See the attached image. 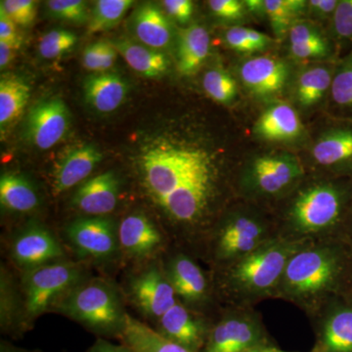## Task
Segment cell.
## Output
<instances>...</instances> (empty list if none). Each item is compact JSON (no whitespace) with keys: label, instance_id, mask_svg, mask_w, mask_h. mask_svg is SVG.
<instances>
[{"label":"cell","instance_id":"obj_42","mask_svg":"<svg viewBox=\"0 0 352 352\" xmlns=\"http://www.w3.org/2000/svg\"><path fill=\"white\" fill-rule=\"evenodd\" d=\"M208 6L212 13L220 19L239 20L245 13L244 4L238 0H210Z\"/></svg>","mask_w":352,"mask_h":352},{"label":"cell","instance_id":"obj_37","mask_svg":"<svg viewBox=\"0 0 352 352\" xmlns=\"http://www.w3.org/2000/svg\"><path fill=\"white\" fill-rule=\"evenodd\" d=\"M333 100L344 108H352V53L340 65L331 87Z\"/></svg>","mask_w":352,"mask_h":352},{"label":"cell","instance_id":"obj_41","mask_svg":"<svg viewBox=\"0 0 352 352\" xmlns=\"http://www.w3.org/2000/svg\"><path fill=\"white\" fill-rule=\"evenodd\" d=\"M289 45L325 41L323 34L315 25L307 22H296L289 31Z\"/></svg>","mask_w":352,"mask_h":352},{"label":"cell","instance_id":"obj_31","mask_svg":"<svg viewBox=\"0 0 352 352\" xmlns=\"http://www.w3.org/2000/svg\"><path fill=\"white\" fill-rule=\"evenodd\" d=\"M333 75L327 67L316 66L305 69L298 76L296 83V99L303 107H310L323 98L331 90Z\"/></svg>","mask_w":352,"mask_h":352},{"label":"cell","instance_id":"obj_19","mask_svg":"<svg viewBox=\"0 0 352 352\" xmlns=\"http://www.w3.org/2000/svg\"><path fill=\"white\" fill-rule=\"evenodd\" d=\"M120 182L113 171L94 176L76 190L73 201L76 208L92 217H103L117 207Z\"/></svg>","mask_w":352,"mask_h":352},{"label":"cell","instance_id":"obj_14","mask_svg":"<svg viewBox=\"0 0 352 352\" xmlns=\"http://www.w3.org/2000/svg\"><path fill=\"white\" fill-rule=\"evenodd\" d=\"M312 322L315 344L309 352H352V300H335Z\"/></svg>","mask_w":352,"mask_h":352},{"label":"cell","instance_id":"obj_44","mask_svg":"<svg viewBox=\"0 0 352 352\" xmlns=\"http://www.w3.org/2000/svg\"><path fill=\"white\" fill-rule=\"evenodd\" d=\"M108 41H100L89 44L82 54L83 67L88 71L100 72L102 60L105 53Z\"/></svg>","mask_w":352,"mask_h":352},{"label":"cell","instance_id":"obj_25","mask_svg":"<svg viewBox=\"0 0 352 352\" xmlns=\"http://www.w3.org/2000/svg\"><path fill=\"white\" fill-rule=\"evenodd\" d=\"M112 43L129 66L145 78H159L168 71V57L160 50L127 39H117Z\"/></svg>","mask_w":352,"mask_h":352},{"label":"cell","instance_id":"obj_2","mask_svg":"<svg viewBox=\"0 0 352 352\" xmlns=\"http://www.w3.org/2000/svg\"><path fill=\"white\" fill-rule=\"evenodd\" d=\"M352 187L333 180L302 182L284 199L288 200L274 220L278 237L307 243L346 238ZM347 239V238H346Z\"/></svg>","mask_w":352,"mask_h":352},{"label":"cell","instance_id":"obj_47","mask_svg":"<svg viewBox=\"0 0 352 352\" xmlns=\"http://www.w3.org/2000/svg\"><path fill=\"white\" fill-rule=\"evenodd\" d=\"M338 4H339L338 0H310V1H307V7L309 8L310 12L322 19L333 17Z\"/></svg>","mask_w":352,"mask_h":352},{"label":"cell","instance_id":"obj_45","mask_svg":"<svg viewBox=\"0 0 352 352\" xmlns=\"http://www.w3.org/2000/svg\"><path fill=\"white\" fill-rule=\"evenodd\" d=\"M16 25L6 13L0 9V43L8 44L18 50L22 45V38L18 34Z\"/></svg>","mask_w":352,"mask_h":352},{"label":"cell","instance_id":"obj_35","mask_svg":"<svg viewBox=\"0 0 352 352\" xmlns=\"http://www.w3.org/2000/svg\"><path fill=\"white\" fill-rule=\"evenodd\" d=\"M226 43L233 50L252 53L263 50L271 44L270 36L263 32L244 27H233L226 34Z\"/></svg>","mask_w":352,"mask_h":352},{"label":"cell","instance_id":"obj_24","mask_svg":"<svg viewBox=\"0 0 352 352\" xmlns=\"http://www.w3.org/2000/svg\"><path fill=\"white\" fill-rule=\"evenodd\" d=\"M120 339L133 352H192L126 314Z\"/></svg>","mask_w":352,"mask_h":352},{"label":"cell","instance_id":"obj_5","mask_svg":"<svg viewBox=\"0 0 352 352\" xmlns=\"http://www.w3.org/2000/svg\"><path fill=\"white\" fill-rule=\"evenodd\" d=\"M54 310L100 336L119 337L126 312L119 289L107 280H85Z\"/></svg>","mask_w":352,"mask_h":352},{"label":"cell","instance_id":"obj_4","mask_svg":"<svg viewBox=\"0 0 352 352\" xmlns=\"http://www.w3.org/2000/svg\"><path fill=\"white\" fill-rule=\"evenodd\" d=\"M252 207L228 210L197 245L212 270L244 258L278 237L274 220Z\"/></svg>","mask_w":352,"mask_h":352},{"label":"cell","instance_id":"obj_27","mask_svg":"<svg viewBox=\"0 0 352 352\" xmlns=\"http://www.w3.org/2000/svg\"><path fill=\"white\" fill-rule=\"evenodd\" d=\"M0 328L6 335L24 332V302L13 277L6 267L0 271Z\"/></svg>","mask_w":352,"mask_h":352},{"label":"cell","instance_id":"obj_43","mask_svg":"<svg viewBox=\"0 0 352 352\" xmlns=\"http://www.w3.org/2000/svg\"><path fill=\"white\" fill-rule=\"evenodd\" d=\"M292 55L296 59H310V58L324 57L329 54L330 48L327 41L315 43L293 44L289 46Z\"/></svg>","mask_w":352,"mask_h":352},{"label":"cell","instance_id":"obj_23","mask_svg":"<svg viewBox=\"0 0 352 352\" xmlns=\"http://www.w3.org/2000/svg\"><path fill=\"white\" fill-rule=\"evenodd\" d=\"M210 39L205 28L192 25L178 36L177 68L183 76L198 72L210 53Z\"/></svg>","mask_w":352,"mask_h":352},{"label":"cell","instance_id":"obj_21","mask_svg":"<svg viewBox=\"0 0 352 352\" xmlns=\"http://www.w3.org/2000/svg\"><path fill=\"white\" fill-rule=\"evenodd\" d=\"M302 131V122L295 109L282 102L266 109L254 126V132L259 138L270 141L292 140Z\"/></svg>","mask_w":352,"mask_h":352},{"label":"cell","instance_id":"obj_30","mask_svg":"<svg viewBox=\"0 0 352 352\" xmlns=\"http://www.w3.org/2000/svg\"><path fill=\"white\" fill-rule=\"evenodd\" d=\"M31 95V87L16 76L0 80V124L4 127L15 122L24 112Z\"/></svg>","mask_w":352,"mask_h":352},{"label":"cell","instance_id":"obj_18","mask_svg":"<svg viewBox=\"0 0 352 352\" xmlns=\"http://www.w3.org/2000/svg\"><path fill=\"white\" fill-rule=\"evenodd\" d=\"M102 157L103 155L98 148L91 144H82L69 150L53 171V193L59 195L87 179Z\"/></svg>","mask_w":352,"mask_h":352},{"label":"cell","instance_id":"obj_10","mask_svg":"<svg viewBox=\"0 0 352 352\" xmlns=\"http://www.w3.org/2000/svg\"><path fill=\"white\" fill-rule=\"evenodd\" d=\"M164 268L178 302L208 317L214 308L221 309L215 296L212 274L206 272L188 254L175 252Z\"/></svg>","mask_w":352,"mask_h":352},{"label":"cell","instance_id":"obj_17","mask_svg":"<svg viewBox=\"0 0 352 352\" xmlns=\"http://www.w3.org/2000/svg\"><path fill=\"white\" fill-rule=\"evenodd\" d=\"M120 249L129 258L145 259L161 252L166 244L163 234L144 214L127 215L118 226Z\"/></svg>","mask_w":352,"mask_h":352},{"label":"cell","instance_id":"obj_20","mask_svg":"<svg viewBox=\"0 0 352 352\" xmlns=\"http://www.w3.org/2000/svg\"><path fill=\"white\" fill-rule=\"evenodd\" d=\"M241 78L252 94L267 96L283 89L288 78V67L281 60L270 56L254 57L243 63Z\"/></svg>","mask_w":352,"mask_h":352},{"label":"cell","instance_id":"obj_7","mask_svg":"<svg viewBox=\"0 0 352 352\" xmlns=\"http://www.w3.org/2000/svg\"><path fill=\"white\" fill-rule=\"evenodd\" d=\"M305 177L300 160L291 154L254 157L238 178V192L251 201L282 200Z\"/></svg>","mask_w":352,"mask_h":352},{"label":"cell","instance_id":"obj_9","mask_svg":"<svg viewBox=\"0 0 352 352\" xmlns=\"http://www.w3.org/2000/svg\"><path fill=\"white\" fill-rule=\"evenodd\" d=\"M200 150L155 145L141 157V175L146 192L157 205L175 190L185 173L205 156Z\"/></svg>","mask_w":352,"mask_h":352},{"label":"cell","instance_id":"obj_46","mask_svg":"<svg viewBox=\"0 0 352 352\" xmlns=\"http://www.w3.org/2000/svg\"><path fill=\"white\" fill-rule=\"evenodd\" d=\"M166 12L182 24L188 22L193 14V2L190 0H164Z\"/></svg>","mask_w":352,"mask_h":352},{"label":"cell","instance_id":"obj_13","mask_svg":"<svg viewBox=\"0 0 352 352\" xmlns=\"http://www.w3.org/2000/svg\"><path fill=\"white\" fill-rule=\"evenodd\" d=\"M212 321L210 317L198 314L177 300L156 322L155 330L166 339L192 352H201Z\"/></svg>","mask_w":352,"mask_h":352},{"label":"cell","instance_id":"obj_12","mask_svg":"<svg viewBox=\"0 0 352 352\" xmlns=\"http://www.w3.org/2000/svg\"><path fill=\"white\" fill-rule=\"evenodd\" d=\"M66 234L75 251L92 261H108L120 249L118 227L104 217L76 219L67 227Z\"/></svg>","mask_w":352,"mask_h":352},{"label":"cell","instance_id":"obj_3","mask_svg":"<svg viewBox=\"0 0 352 352\" xmlns=\"http://www.w3.org/2000/svg\"><path fill=\"white\" fill-rule=\"evenodd\" d=\"M303 245L277 237L244 258L210 271L220 307L256 308L274 298L289 259Z\"/></svg>","mask_w":352,"mask_h":352},{"label":"cell","instance_id":"obj_52","mask_svg":"<svg viewBox=\"0 0 352 352\" xmlns=\"http://www.w3.org/2000/svg\"><path fill=\"white\" fill-rule=\"evenodd\" d=\"M247 352H292L283 351L277 346H275L272 342H267V344H261V346L254 347Z\"/></svg>","mask_w":352,"mask_h":352},{"label":"cell","instance_id":"obj_11","mask_svg":"<svg viewBox=\"0 0 352 352\" xmlns=\"http://www.w3.org/2000/svg\"><path fill=\"white\" fill-rule=\"evenodd\" d=\"M129 296L139 311L155 322L177 302L164 266L152 264L131 277Z\"/></svg>","mask_w":352,"mask_h":352},{"label":"cell","instance_id":"obj_32","mask_svg":"<svg viewBox=\"0 0 352 352\" xmlns=\"http://www.w3.org/2000/svg\"><path fill=\"white\" fill-rule=\"evenodd\" d=\"M265 15L278 38H283L289 31L294 20L307 8L305 0H264Z\"/></svg>","mask_w":352,"mask_h":352},{"label":"cell","instance_id":"obj_49","mask_svg":"<svg viewBox=\"0 0 352 352\" xmlns=\"http://www.w3.org/2000/svg\"><path fill=\"white\" fill-rule=\"evenodd\" d=\"M16 51L17 50L12 47V46L4 43H0V67H1V69L6 68L7 65L12 61Z\"/></svg>","mask_w":352,"mask_h":352},{"label":"cell","instance_id":"obj_33","mask_svg":"<svg viewBox=\"0 0 352 352\" xmlns=\"http://www.w3.org/2000/svg\"><path fill=\"white\" fill-rule=\"evenodd\" d=\"M132 3V0H99L95 2L88 32L94 34L113 29L122 21Z\"/></svg>","mask_w":352,"mask_h":352},{"label":"cell","instance_id":"obj_1","mask_svg":"<svg viewBox=\"0 0 352 352\" xmlns=\"http://www.w3.org/2000/svg\"><path fill=\"white\" fill-rule=\"evenodd\" d=\"M351 270V240L307 243L289 259L274 298L292 303L312 320L346 296Z\"/></svg>","mask_w":352,"mask_h":352},{"label":"cell","instance_id":"obj_6","mask_svg":"<svg viewBox=\"0 0 352 352\" xmlns=\"http://www.w3.org/2000/svg\"><path fill=\"white\" fill-rule=\"evenodd\" d=\"M85 270L71 261H58L25 271L22 281L24 330L68 295L85 279Z\"/></svg>","mask_w":352,"mask_h":352},{"label":"cell","instance_id":"obj_54","mask_svg":"<svg viewBox=\"0 0 352 352\" xmlns=\"http://www.w3.org/2000/svg\"><path fill=\"white\" fill-rule=\"evenodd\" d=\"M344 298H347V300H352V270L351 280H349V288H347L346 296H344Z\"/></svg>","mask_w":352,"mask_h":352},{"label":"cell","instance_id":"obj_28","mask_svg":"<svg viewBox=\"0 0 352 352\" xmlns=\"http://www.w3.org/2000/svg\"><path fill=\"white\" fill-rule=\"evenodd\" d=\"M139 41L148 47L162 50L170 43L173 31L164 13L153 4L138 9L133 21Z\"/></svg>","mask_w":352,"mask_h":352},{"label":"cell","instance_id":"obj_48","mask_svg":"<svg viewBox=\"0 0 352 352\" xmlns=\"http://www.w3.org/2000/svg\"><path fill=\"white\" fill-rule=\"evenodd\" d=\"M87 352H133L126 344H116L104 338H98Z\"/></svg>","mask_w":352,"mask_h":352},{"label":"cell","instance_id":"obj_38","mask_svg":"<svg viewBox=\"0 0 352 352\" xmlns=\"http://www.w3.org/2000/svg\"><path fill=\"white\" fill-rule=\"evenodd\" d=\"M51 15L60 20L82 24L87 20V2L82 0H50L47 1Z\"/></svg>","mask_w":352,"mask_h":352},{"label":"cell","instance_id":"obj_34","mask_svg":"<svg viewBox=\"0 0 352 352\" xmlns=\"http://www.w3.org/2000/svg\"><path fill=\"white\" fill-rule=\"evenodd\" d=\"M203 85L206 94L219 103H231L237 95V83L224 69H214L207 72L204 76Z\"/></svg>","mask_w":352,"mask_h":352},{"label":"cell","instance_id":"obj_36","mask_svg":"<svg viewBox=\"0 0 352 352\" xmlns=\"http://www.w3.org/2000/svg\"><path fill=\"white\" fill-rule=\"evenodd\" d=\"M78 38L74 32L54 30L44 34L38 44L39 54L45 59L63 56L76 45Z\"/></svg>","mask_w":352,"mask_h":352},{"label":"cell","instance_id":"obj_26","mask_svg":"<svg viewBox=\"0 0 352 352\" xmlns=\"http://www.w3.org/2000/svg\"><path fill=\"white\" fill-rule=\"evenodd\" d=\"M314 161L324 168H346L352 164V129H336L324 133L312 150Z\"/></svg>","mask_w":352,"mask_h":352},{"label":"cell","instance_id":"obj_40","mask_svg":"<svg viewBox=\"0 0 352 352\" xmlns=\"http://www.w3.org/2000/svg\"><path fill=\"white\" fill-rule=\"evenodd\" d=\"M332 19L336 38L342 41H352V0H340Z\"/></svg>","mask_w":352,"mask_h":352},{"label":"cell","instance_id":"obj_29","mask_svg":"<svg viewBox=\"0 0 352 352\" xmlns=\"http://www.w3.org/2000/svg\"><path fill=\"white\" fill-rule=\"evenodd\" d=\"M2 207L16 212H29L38 206V197L31 183L23 176L6 173L0 178Z\"/></svg>","mask_w":352,"mask_h":352},{"label":"cell","instance_id":"obj_53","mask_svg":"<svg viewBox=\"0 0 352 352\" xmlns=\"http://www.w3.org/2000/svg\"><path fill=\"white\" fill-rule=\"evenodd\" d=\"M346 236L347 239L352 242V195L351 201V207H349V217H347Z\"/></svg>","mask_w":352,"mask_h":352},{"label":"cell","instance_id":"obj_8","mask_svg":"<svg viewBox=\"0 0 352 352\" xmlns=\"http://www.w3.org/2000/svg\"><path fill=\"white\" fill-rule=\"evenodd\" d=\"M215 318L201 352H247L271 342L254 307H223Z\"/></svg>","mask_w":352,"mask_h":352},{"label":"cell","instance_id":"obj_22","mask_svg":"<svg viewBox=\"0 0 352 352\" xmlns=\"http://www.w3.org/2000/svg\"><path fill=\"white\" fill-rule=\"evenodd\" d=\"M85 100L97 112L117 110L126 99L127 85L116 74L100 73L88 76L83 85Z\"/></svg>","mask_w":352,"mask_h":352},{"label":"cell","instance_id":"obj_50","mask_svg":"<svg viewBox=\"0 0 352 352\" xmlns=\"http://www.w3.org/2000/svg\"><path fill=\"white\" fill-rule=\"evenodd\" d=\"M245 8L256 14H265V7L263 0H245L243 2Z\"/></svg>","mask_w":352,"mask_h":352},{"label":"cell","instance_id":"obj_39","mask_svg":"<svg viewBox=\"0 0 352 352\" xmlns=\"http://www.w3.org/2000/svg\"><path fill=\"white\" fill-rule=\"evenodd\" d=\"M0 9L13 23L22 27L31 25L36 16V2L32 0H6L1 1Z\"/></svg>","mask_w":352,"mask_h":352},{"label":"cell","instance_id":"obj_16","mask_svg":"<svg viewBox=\"0 0 352 352\" xmlns=\"http://www.w3.org/2000/svg\"><path fill=\"white\" fill-rule=\"evenodd\" d=\"M69 113L60 98L50 99L34 106L28 118V134L32 144L47 150L57 144L68 131Z\"/></svg>","mask_w":352,"mask_h":352},{"label":"cell","instance_id":"obj_15","mask_svg":"<svg viewBox=\"0 0 352 352\" xmlns=\"http://www.w3.org/2000/svg\"><path fill=\"white\" fill-rule=\"evenodd\" d=\"M11 256L25 271L63 261L65 252L54 235L41 226L28 227L16 236Z\"/></svg>","mask_w":352,"mask_h":352},{"label":"cell","instance_id":"obj_51","mask_svg":"<svg viewBox=\"0 0 352 352\" xmlns=\"http://www.w3.org/2000/svg\"><path fill=\"white\" fill-rule=\"evenodd\" d=\"M0 352H43L39 349H25L22 347L14 346L7 340L0 342Z\"/></svg>","mask_w":352,"mask_h":352}]
</instances>
